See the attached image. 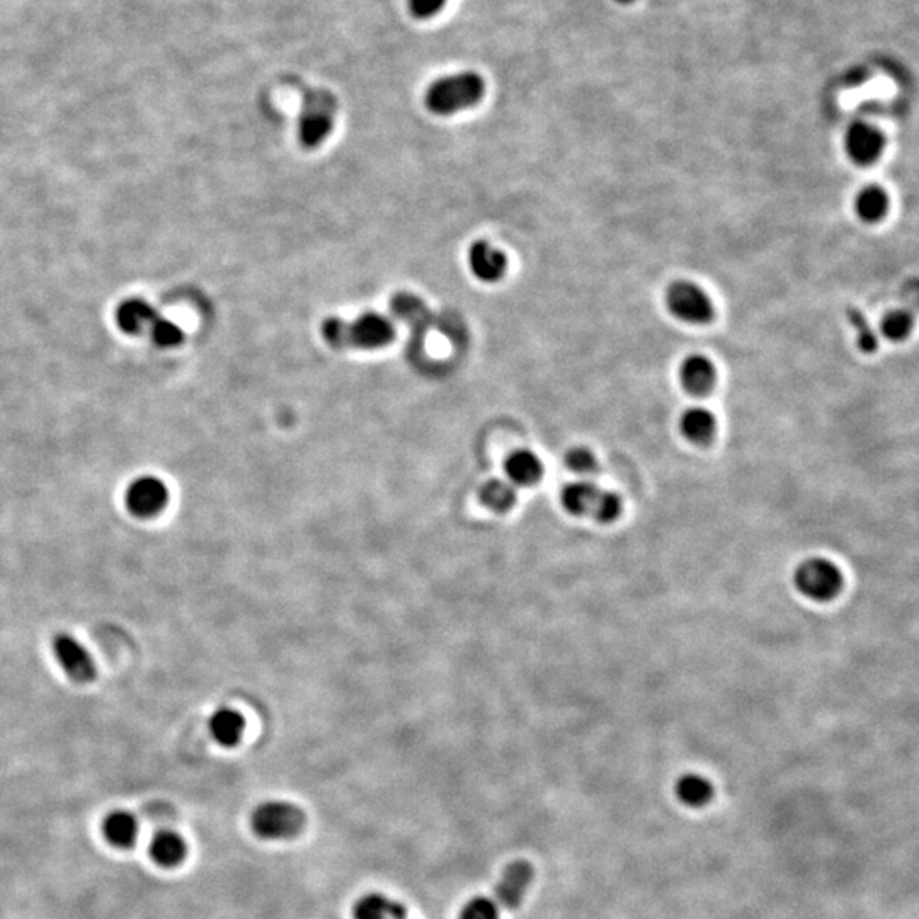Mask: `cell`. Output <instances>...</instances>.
Masks as SVG:
<instances>
[{
    "mask_svg": "<svg viewBox=\"0 0 919 919\" xmlns=\"http://www.w3.org/2000/svg\"><path fill=\"white\" fill-rule=\"evenodd\" d=\"M322 337L332 348L377 349L394 341L395 327L380 314H363L351 322L331 317L322 324Z\"/></svg>",
    "mask_w": 919,
    "mask_h": 919,
    "instance_id": "1",
    "label": "cell"
},
{
    "mask_svg": "<svg viewBox=\"0 0 919 919\" xmlns=\"http://www.w3.org/2000/svg\"><path fill=\"white\" fill-rule=\"evenodd\" d=\"M484 94V79L475 72H462L433 82L426 92V106L434 115H453L477 106Z\"/></svg>",
    "mask_w": 919,
    "mask_h": 919,
    "instance_id": "2",
    "label": "cell"
},
{
    "mask_svg": "<svg viewBox=\"0 0 919 919\" xmlns=\"http://www.w3.org/2000/svg\"><path fill=\"white\" fill-rule=\"evenodd\" d=\"M307 822L303 809L285 800H266L251 814V828L263 840H292Z\"/></svg>",
    "mask_w": 919,
    "mask_h": 919,
    "instance_id": "3",
    "label": "cell"
},
{
    "mask_svg": "<svg viewBox=\"0 0 919 919\" xmlns=\"http://www.w3.org/2000/svg\"><path fill=\"white\" fill-rule=\"evenodd\" d=\"M336 111L337 101L331 92L324 89L305 92L298 118V138L305 149H317L331 135Z\"/></svg>",
    "mask_w": 919,
    "mask_h": 919,
    "instance_id": "4",
    "label": "cell"
},
{
    "mask_svg": "<svg viewBox=\"0 0 919 919\" xmlns=\"http://www.w3.org/2000/svg\"><path fill=\"white\" fill-rule=\"evenodd\" d=\"M795 588L800 594L814 601H831L841 593L845 579L836 564L814 557L807 559L795 569Z\"/></svg>",
    "mask_w": 919,
    "mask_h": 919,
    "instance_id": "5",
    "label": "cell"
},
{
    "mask_svg": "<svg viewBox=\"0 0 919 919\" xmlns=\"http://www.w3.org/2000/svg\"><path fill=\"white\" fill-rule=\"evenodd\" d=\"M666 307L676 319L686 324H708L715 315L714 302L708 293L693 281H674L666 290Z\"/></svg>",
    "mask_w": 919,
    "mask_h": 919,
    "instance_id": "6",
    "label": "cell"
},
{
    "mask_svg": "<svg viewBox=\"0 0 919 919\" xmlns=\"http://www.w3.org/2000/svg\"><path fill=\"white\" fill-rule=\"evenodd\" d=\"M169 503V491L166 484L157 477H140L133 480L126 491V506L130 513L138 518H152L166 508Z\"/></svg>",
    "mask_w": 919,
    "mask_h": 919,
    "instance_id": "7",
    "label": "cell"
},
{
    "mask_svg": "<svg viewBox=\"0 0 919 919\" xmlns=\"http://www.w3.org/2000/svg\"><path fill=\"white\" fill-rule=\"evenodd\" d=\"M53 652L58 663L62 664L65 673L77 683H89L96 680L98 669L92 661L91 654L86 647L69 634H58L53 639Z\"/></svg>",
    "mask_w": 919,
    "mask_h": 919,
    "instance_id": "8",
    "label": "cell"
},
{
    "mask_svg": "<svg viewBox=\"0 0 919 919\" xmlns=\"http://www.w3.org/2000/svg\"><path fill=\"white\" fill-rule=\"evenodd\" d=\"M535 877V868L526 860H516L504 868L503 875L496 885V897L504 909L514 911L521 906L526 891Z\"/></svg>",
    "mask_w": 919,
    "mask_h": 919,
    "instance_id": "9",
    "label": "cell"
},
{
    "mask_svg": "<svg viewBox=\"0 0 919 919\" xmlns=\"http://www.w3.org/2000/svg\"><path fill=\"white\" fill-rule=\"evenodd\" d=\"M680 382L683 389L695 397L710 394L717 382L714 363L703 354H691L681 363Z\"/></svg>",
    "mask_w": 919,
    "mask_h": 919,
    "instance_id": "10",
    "label": "cell"
},
{
    "mask_svg": "<svg viewBox=\"0 0 919 919\" xmlns=\"http://www.w3.org/2000/svg\"><path fill=\"white\" fill-rule=\"evenodd\" d=\"M472 273L484 283H496L508 271V257L486 240H477L469 251Z\"/></svg>",
    "mask_w": 919,
    "mask_h": 919,
    "instance_id": "11",
    "label": "cell"
},
{
    "mask_svg": "<svg viewBox=\"0 0 919 919\" xmlns=\"http://www.w3.org/2000/svg\"><path fill=\"white\" fill-rule=\"evenodd\" d=\"M504 470L514 487H531L543 477V463L531 450H516L506 458Z\"/></svg>",
    "mask_w": 919,
    "mask_h": 919,
    "instance_id": "12",
    "label": "cell"
},
{
    "mask_svg": "<svg viewBox=\"0 0 919 919\" xmlns=\"http://www.w3.org/2000/svg\"><path fill=\"white\" fill-rule=\"evenodd\" d=\"M600 492L591 480H574L562 487L560 504L572 516H591Z\"/></svg>",
    "mask_w": 919,
    "mask_h": 919,
    "instance_id": "13",
    "label": "cell"
},
{
    "mask_svg": "<svg viewBox=\"0 0 919 919\" xmlns=\"http://www.w3.org/2000/svg\"><path fill=\"white\" fill-rule=\"evenodd\" d=\"M846 149L858 164H872L884 149V138L870 126L855 125L846 138Z\"/></svg>",
    "mask_w": 919,
    "mask_h": 919,
    "instance_id": "14",
    "label": "cell"
},
{
    "mask_svg": "<svg viewBox=\"0 0 919 919\" xmlns=\"http://www.w3.org/2000/svg\"><path fill=\"white\" fill-rule=\"evenodd\" d=\"M680 431L693 445H708L717 433L714 412L705 407H691L681 416Z\"/></svg>",
    "mask_w": 919,
    "mask_h": 919,
    "instance_id": "15",
    "label": "cell"
},
{
    "mask_svg": "<svg viewBox=\"0 0 919 919\" xmlns=\"http://www.w3.org/2000/svg\"><path fill=\"white\" fill-rule=\"evenodd\" d=\"M354 919H409L404 904L378 892L365 894L353 906Z\"/></svg>",
    "mask_w": 919,
    "mask_h": 919,
    "instance_id": "16",
    "label": "cell"
},
{
    "mask_svg": "<svg viewBox=\"0 0 919 919\" xmlns=\"http://www.w3.org/2000/svg\"><path fill=\"white\" fill-rule=\"evenodd\" d=\"M159 317V312L150 303L140 298H132V300L121 303L118 314H116L118 324L128 334L150 331V327L154 326L155 320Z\"/></svg>",
    "mask_w": 919,
    "mask_h": 919,
    "instance_id": "17",
    "label": "cell"
},
{
    "mask_svg": "<svg viewBox=\"0 0 919 919\" xmlns=\"http://www.w3.org/2000/svg\"><path fill=\"white\" fill-rule=\"evenodd\" d=\"M246 729V720L234 708H218L210 719V732L220 746L234 748L240 743Z\"/></svg>",
    "mask_w": 919,
    "mask_h": 919,
    "instance_id": "18",
    "label": "cell"
},
{
    "mask_svg": "<svg viewBox=\"0 0 919 919\" xmlns=\"http://www.w3.org/2000/svg\"><path fill=\"white\" fill-rule=\"evenodd\" d=\"M150 857L159 867H177L188 855V846L181 834L159 831L150 843Z\"/></svg>",
    "mask_w": 919,
    "mask_h": 919,
    "instance_id": "19",
    "label": "cell"
},
{
    "mask_svg": "<svg viewBox=\"0 0 919 919\" xmlns=\"http://www.w3.org/2000/svg\"><path fill=\"white\" fill-rule=\"evenodd\" d=\"M674 792L681 804L693 809H700L714 799V785L698 773H686L676 780Z\"/></svg>",
    "mask_w": 919,
    "mask_h": 919,
    "instance_id": "20",
    "label": "cell"
},
{
    "mask_svg": "<svg viewBox=\"0 0 919 919\" xmlns=\"http://www.w3.org/2000/svg\"><path fill=\"white\" fill-rule=\"evenodd\" d=\"M106 840L118 848H130L138 838V821L126 811L111 812L103 822Z\"/></svg>",
    "mask_w": 919,
    "mask_h": 919,
    "instance_id": "21",
    "label": "cell"
},
{
    "mask_svg": "<svg viewBox=\"0 0 919 919\" xmlns=\"http://www.w3.org/2000/svg\"><path fill=\"white\" fill-rule=\"evenodd\" d=\"M518 499L516 487L509 480L492 479L480 489V501L494 513H508Z\"/></svg>",
    "mask_w": 919,
    "mask_h": 919,
    "instance_id": "22",
    "label": "cell"
},
{
    "mask_svg": "<svg viewBox=\"0 0 919 919\" xmlns=\"http://www.w3.org/2000/svg\"><path fill=\"white\" fill-rule=\"evenodd\" d=\"M889 208V198L880 188L863 189L857 198V213L867 222H877Z\"/></svg>",
    "mask_w": 919,
    "mask_h": 919,
    "instance_id": "23",
    "label": "cell"
},
{
    "mask_svg": "<svg viewBox=\"0 0 919 919\" xmlns=\"http://www.w3.org/2000/svg\"><path fill=\"white\" fill-rule=\"evenodd\" d=\"M392 310L402 319L417 326L426 327L429 324V312L419 298L412 297L409 293H400L392 300Z\"/></svg>",
    "mask_w": 919,
    "mask_h": 919,
    "instance_id": "24",
    "label": "cell"
},
{
    "mask_svg": "<svg viewBox=\"0 0 919 919\" xmlns=\"http://www.w3.org/2000/svg\"><path fill=\"white\" fill-rule=\"evenodd\" d=\"M622 511V497L618 496L617 492L601 489L596 506H594L593 513H591V518L600 521L603 525H610V523L620 518Z\"/></svg>",
    "mask_w": 919,
    "mask_h": 919,
    "instance_id": "25",
    "label": "cell"
},
{
    "mask_svg": "<svg viewBox=\"0 0 919 919\" xmlns=\"http://www.w3.org/2000/svg\"><path fill=\"white\" fill-rule=\"evenodd\" d=\"M567 469L581 477H588L598 469V460L586 446H574L566 453Z\"/></svg>",
    "mask_w": 919,
    "mask_h": 919,
    "instance_id": "26",
    "label": "cell"
},
{
    "mask_svg": "<svg viewBox=\"0 0 919 919\" xmlns=\"http://www.w3.org/2000/svg\"><path fill=\"white\" fill-rule=\"evenodd\" d=\"M149 332L155 343L162 346V348H171V346L183 343L184 334L181 331V327L176 326L169 319H164V317H159V319L155 320L154 326L150 327Z\"/></svg>",
    "mask_w": 919,
    "mask_h": 919,
    "instance_id": "27",
    "label": "cell"
},
{
    "mask_svg": "<svg viewBox=\"0 0 919 919\" xmlns=\"http://www.w3.org/2000/svg\"><path fill=\"white\" fill-rule=\"evenodd\" d=\"M458 919H499V909L489 897L475 896L465 902Z\"/></svg>",
    "mask_w": 919,
    "mask_h": 919,
    "instance_id": "28",
    "label": "cell"
},
{
    "mask_svg": "<svg viewBox=\"0 0 919 919\" xmlns=\"http://www.w3.org/2000/svg\"><path fill=\"white\" fill-rule=\"evenodd\" d=\"M911 327H913V320L904 312L887 315L882 322V332L892 341H902L904 337H908Z\"/></svg>",
    "mask_w": 919,
    "mask_h": 919,
    "instance_id": "29",
    "label": "cell"
},
{
    "mask_svg": "<svg viewBox=\"0 0 919 919\" xmlns=\"http://www.w3.org/2000/svg\"><path fill=\"white\" fill-rule=\"evenodd\" d=\"M848 314H850L851 324L857 327L858 343L862 346L863 351L874 353L875 349H877V339H875L874 332L868 329L863 315L858 310H850Z\"/></svg>",
    "mask_w": 919,
    "mask_h": 919,
    "instance_id": "30",
    "label": "cell"
},
{
    "mask_svg": "<svg viewBox=\"0 0 919 919\" xmlns=\"http://www.w3.org/2000/svg\"><path fill=\"white\" fill-rule=\"evenodd\" d=\"M892 92H894V84L891 80L879 77V79L872 80L868 86L855 92V99L858 101L862 98H889Z\"/></svg>",
    "mask_w": 919,
    "mask_h": 919,
    "instance_id": "31",
    "label": "cell"
},
{
    "mask_svg": "<svg viewBox=\"0 0 919 919\" xmlns=\"http://www.w3.org/2000/svg\"><path fill=\"white\" fill-rule=\"evenodd\" d=\"M446 0H409V9L417 19L434 18L445 7Z\"/></svg>",
    "mask_w": 919,
    "mask_h": 919,
    "instance_id": "32",
    "label": "cell"
},
{
    "mask_svg": "<svg viewBox=\"0 0 919 919\" xmlns=\"http://www.w3.org/2000/svg\"><path fill=\"white\" fill-rule=\"evenodd\" d=\"M620 4H628V2H634V0H618Z\"/></svg>",
    "mask_w": 919,
    "mask_h": 919,
    "instance_id": "33",
    "label": "cell"
}]
</instances>
